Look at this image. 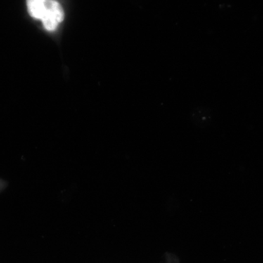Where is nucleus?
I'll use <instances>...</instances> for the list:
<instances>
[{
    "label": "nucleus",
    "instance_id": "1",
    "mask_svg": "<svg viewBox=\"0 0 263 263\" xmlns=\"http://www.w3.org/2000/svg\"><path fill=\"white\" fill-rule=\"evenodd\" d=\"M27 9L33 18L41 19L46 30H56L65 18L61 5L55 0H27Z\"/></svg>",
    "mask_w": 263,
    "mask_h": 263
}]
</instances>
